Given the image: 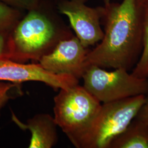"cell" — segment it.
I'll list each match as a JSON object with an SVG mask.
<instances>
[{
	"label": "cell",
	"instance_id": "obj_1",
	"mask_svg": "<svg viewBox=\"0 0 148 148\" xmlns=\"http://www.w3.org/2000/svg\"><path fill=\"white\" fill-rule=\"evenodd\" d=\"M104 3L101 18L104 36L88 51L85 65L128 71L136 66L142 52L143 7L137 0L121 3L104 0Z\"/></svg>",
	"mask_w": 148,
	"mask_h": 148
},
{
	"label": "cell",
	"instance_id": "obj_2",
	"mask_svg": "<svg viewBox=\"0 0 148 148\" xmlns=\"http://www.w3.org/2000/svg\"><path fill=\"white\" fill-rule=\"evenodd\" d=\"M54 0H40L24 14L10 32L11 60L19 63L38 62L60 41L72 36Z\"/></svg>",
	"mask_w": 148,
	"mask_h": 148
},
{
	"label": "cell",
	"instance_id": "obj_3",
	"mask_svg": "<svg viewBox=\"0 0 148 148\" xmlns=\"http://www.w3.org/2000/svg\"><path fill=\"white\" fill-rule=\"evenodd\" d=\"M146 98L145 95H139L101 104L75 147L110 148L112 141L136 117Z\"/></svg>",
	"mask_w": 148,
	"mask_h": 148
},
{
	"label": "cell",
	"instance_id": "obj_4",
	"mask_svg": "<svg viewBox=\"0 0 148 148\" xmlns=\"http://www.w3.org/2000/svg\"><path fill=\"white\" fill-rule=\"evenodd\" d=\"M54 119L75 146L101 108V102L77 84L60 89L54 98Z\"/></svg>",
	"mask_w": 148,
	"mask_h": 148
},
{
	"label": "cell",
	"instance_id": "obj_5",
	"mask_svg": "<svg viewBox=\"0 0 148 148\" xmlns=\"http://www.w3.org/2000/svg\"><path fill=\"white\" fill-rule=\"evenodd\" d=\"M82 78L85 89L103 103L148 93V79L130 74L126 69L111 71L94 65L86 66Z\"/></svg>",
	"mask_w": 148,
	"mask_h": 148
},
{
	"label": "cell",
	"instance_id": "obj_6",
	"mask_svg": "<svg viewBox=\"0 0 148 148\" xmlns=\"http://www.w3.org/2000/svg\"><path fill=\"white\" fill-rule=\"evenodd\" d=\"M59 13L69 18L76 36L86 48L100 42L104 36L101 27L104 7H90L88 0H54Z\"/></svg>",
	"mask_w": 148,
	"mask_h": 148
},
{
	"label": "cell",
	"instance_id": "obj_7",
	"mask_svg": "<svg viewBox=\"0 0 148 148\" xmlns=\"http://www.w3.org/2000/svg\"><path fill=\"white\" fill-rule=\"evenodd\" d=\"M88 51L79 38L73 35L60 41L50 53L40 59L38 63L51 73L69 75L79 79L86 68Z\"/></svg>",
	"mask_w": 148,
	"mask_h": 148
},
{
	"label": "cell",
	"instance_id": "obj_8",
	"mask_svg": "<svg viewBox=\"0 0 148 148\" xmlns=\"http://www.w3.org/2000/svg\"><path fill=\"white\" fill-rule=\"evenodd\" d=\"M0 81L18 84L27 81H37L56 90L66 89L79 84V79L73 76L51 73L39 63L26 64L11 59L0 60Z\"/></svg>",
	"mask_w": 148,
	"mask_h": 148
},
{
	"label": "cell",
	"instance_id": "obj_9",
	"mask_svg": "<svg viewBox=\"0 0 148 148\" xmlns=\"http://www.w3.org/2000/svg\"><path fill=\"white\" fill-rule=\"evenodd\" d=\"M12 119L21 129L31 133L29 148H51L58 141V126L54 117L48 114H37L23 123L12 112Z\"/></svg>",
	"mask_w": 148,
	"mask_h": 148
},
{
	"label": "cell",
	"instance_id": "obj_10",
	"mask_svg": "<svg viewBox=\"0 0 148 148\" xmlns=\"http://www.w3.org/2000/svg\"><path fill=\"white\" fill-rule=\"evenodd\" d=\"M110 148H148V125L134 119L112 141Z\"/></svg>",
	"mask_w": 148,
	"mask_h": 148
},
{
	"label": "cell",
	"instance_id": "obj_11",
	"mask_svg": "<svg viewBox=\"0 0 148 148\" xmlns=\"http://www.w3.org/2000/svg\"><path fill=\"white\" fill-rule=\"evenodd\" d=\"M143 7V49L132 74L138 77L148 79V3Z\"/></svg>",
	"mask_w": 148,
	"mask_h": 148
},
{
	"label": "cell",
	"instance_id": "obj_12",
	"mask_svg": "<svg viewBox=\"0 0 148 148\" xmlns=\"http://www.w3.org/2000/svg\"><path fill=\"white\" fill-rule=\"evenodd\" d=\"M23 11L0 2V32H11L24 16Z\"/></svg>",
	"mask_w": 148,
	"mask_h": 148
},
{
	"label": "cell",
	"instance_id": "obj_13",
	"mask_svg": "<svg viewBox=\"0 0 148 148\" xmlns=\"http://www.w3.org/2000/svg\"><path fill=\"white\" fill-rule=\"evenodd\" d=\"M18 86V84L5 82L0 81V114L3 107L12 98L11 90Z\"/></svg>",
	"mask_w": 148,
	"mask_h": 148
},
{
	"label": "cell",
	"instance_id": "obj_14",
	"mask_svg": "<svg viewBox=\"0 0 148 148\" xmlns=\"http://www.w3.org/2000/svg\"><path fill=\"white\" fill-rule=\"evenodd\" d=\"M10 32H0V60L11 59Z\"/></svg>",
	"mask_w": 148,
	"mask_h": 148
},
{
	"label": "cell",
	"instance_id": "obj_15",
	"mask_svg": "<svg viewBox=\"0 0 148 148\" xmlns=\"http://www.w3.org/2000/svg\"><path fill=\"white\" fill-rule=\"evenodd\" d=\"M40 0H0L7 5L23 11H29L36 7Z\"/></svg>",
	"mask_w": 148,
	"mask_h": 148
},
{
	"label": "cell",
	"instance_id": "obj_16",
	"mask_svg": "<svg viewBox=\"0 0 148 148\" xmlns=\"http://www.w3.org/2000/svg\"><path fill=\"white\" fill-rule=\"evenodd\" d=\"M136 118L148 125V98H146L145 102L138 112Z\"/></svg>",
	"mask_w": 148,
	"mask_h": 148
},
{
	"label": "cell",
	"instance_id": "obj_17",
	"mask_svg": "<svg viewBox=\"0 0 148 148\" xmlns=\"http://www.w3.org/2000/svg\"><path fill=\"white\" fill-rule=\"evenodd\" d=\"M138 5L142 7L148 3V0H137Z\"/></svg>",
	"mask_w": 148,
	"mask_h": 148
}]
</instances>
